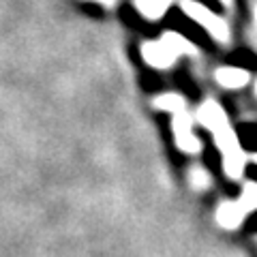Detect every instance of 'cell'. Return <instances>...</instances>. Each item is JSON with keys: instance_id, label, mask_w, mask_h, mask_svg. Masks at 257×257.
Instances as JSON below:
<instances>
[{"instance_id": "6da1fadb", "label": "cell", "mask_w": 257, "mask_h": 257, "mask_svg": "<svg viewBox=\"0 0 257 257\" xmlns=\"http://www.w3.org/2000/svg\"><path fill=\"white\" fill-rule=\"evenodd\" d=\"M163 24L172 32H176V35H180L182 39L191 41L193 45L202 47V50H206V52H214V41H212L210 32H208L197 20L189 18L180 7H170V9L165 11Z\"/></svg>"}, {"instance_id": "7a4b0ae2", "label": "cell", "mask_w": 257, "mask_h": 257, "mask_svg": "<svg viewBox=\"0 0 257 257\" xmlns=\"http://www.w3.org/2000/svg\"><path fill=\"white\" fill-rule=\"evenodd\" d=\"M225 62L229 64L231 69H242V71H248V73H255L257 71V54L246 50V47H238V50L229 52Z\"/></svg>"}, {"instance_id": "3957f363", "label": "cell", "mask_w": 257, "mask_h": 257, "mask_svg": "<svg viewBox=\"0 0 257 257\" xmlns=\"http://www.w3.org/2000/svg\"><path fill=\"white\" fill-rule=\"evenodd\" d=\"M172 82H174V86L178 88V90L184 94V96H189V99H199V88H197V84H195V79L191 77V73L184 67H178L172 73Z\"/></svg>"}, {"instance_id": "277c9868", "label": "cell", "mask_w": 257, "mask_h": 257, "mask_svg": "<svg viewBox=\"0 0 257 257\" xmlns=\"http://www.w3.org/2000/svg\"><path fill=\"white\" fill-rule=\"evenodd\" d=\"M236 142L240 148L257 152V122H240L236 126Z\"/></svg>"}, {"instance_id": "5b68a950", "label": "cell", "mask_w": 257, "mask_h": 257, "mask_svg": "<svg viewBox=\"0 0 257 257\" xmlns=\"http://www.w3.org/2000/svg\"><path fill=\"white\" fill-rule=\"evenodd\" d=\"M242 219H244V212L238 204H225L219 210V223L223 227H236Z\"/></svg>"}, {"instance_id": "8992f818", "label": "cell", "mask_w": 257, "mask_h": 257, "mask_svg": "<svg viewBox=\"0 0 257 257\" xmlns=\"http://www.w3.org/2000/svg\"><path fill=\"white\" fill-rule=\"evenodd\" d=\"M238 206L242 208V212H251V210H257V184H248L242 193V199L238 202Z\"/></svg>"}, {"instance_id": "52a82bcc", "label": "cell", "mask_w": 257, "mask_h": 257, "mask_svg": "<svg viewBox=\"0 0 257 257\" xmlns=\"http://www.w3.org/2000/svg\"><path fill=\"white\" fill-rule=\"evenodd\" d=\"M144 88L150 92H161L165 88V82L161 79V75L155 73V71H146V73H144Z\"/></svg>"}, {"instance_id": "ba28073f", "label": "cell", "mask_w": 257, "mask_h": 257, "mask_svg": "<svg viewBox=\"0 0 257 257\" xmlns=\"http://www.w3.org/2000/svg\"><path fill=\"white\" fill-rule=\"evenodd\" d=\"M193 3L202 5L206 11H210V13H214V15H221V13L225 11V7H223L221 0H193Z\"/></svg>"}, {"instance_id": "9c48e42d", "label": "cell", "mask_w": 257, "mask_h": 257, "mask_svg": "<svg viewBox=\"0 0 257 257\" xmlns=\"http://www.w3.org/2000/svg\"><path fill=\"white\" fill-rule=\"evenodd\" d=\"M244 174L257 184V163H248V165L244 167Z\"/></svg>"}, {"instance_id": "30bf717a", "label": "cell", "mask_w": 257, "mask_h": 257, "mask_svg": "<svg viewBox=\"0 0 257 257\" xmlns=\"http://www.w3.org/2000/svg\"><path fill=\"white\" fill-rule=\"evenodd\" d=\"M248 229H251V231H257V212L251 216V219H248Z\"/></svg>"}]
</instances>
